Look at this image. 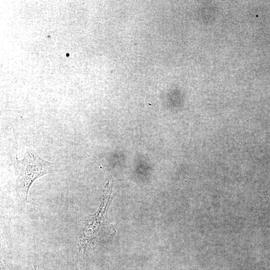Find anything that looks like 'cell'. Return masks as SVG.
Returning <instances> with one entry per match:
<instances>
[{
  "label": "cell",
  "instance_id": "obj_1",
  "mask_svg": "<svg viewBox=\"0 0 270 270\" xmlns=\"http://www.w3.org/2000/svg\"><path fill=\"white\" fill-rule=\"evenodd\" d=\"M10 158L14 165L16 196L23 207L27 202L30 188L38 178L54 172V163L41 158L35 150L27 148L22 160L17 156V147L13 146Z\"/></svg>",
  "mask_w": 270,
  "mask_h": 270
}]
</instances>
